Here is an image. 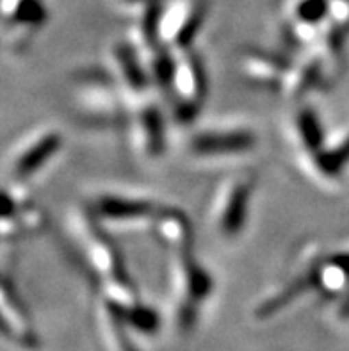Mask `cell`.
I'll list each match as a JSON object with an SVG mask.
<instances>
[{"label": "cell", "instance_id": "cell-1", "mask_svg": "<svg viewBox=\"0 0 349 351\" xmlns=\"http://www.w3.org/2000/svg\"><path fill=\"white\" fill-rule=\"evenodd\" d=\"M171 317L178 334L193 332L202 308L214 291L213 275L198 263L193 252L171 255Z\"/></svg>", "mask_w": 349, "mask_h": 351}, {"label": "cell", "instance_id": "cell-2", "mask_svg": "<svg viewBox=\"0 0 349 351\" xmlns=\"http://www.w3.org/2000/svg\"><path fill=\"white\" fill-rule=\"evenodd\" d=\"M173 114L182 123L196 118L207 98V73L204 61L189 49L175 50V73L168 93Z\"/></svg>", "mask_w": 349, "mask_h": 351}, {"label": "cell", "instance_id": "cell-3", "mask_svg": "<svg viewBox=\"0 0 349 351\" xmlns=\"http://www.w3.org/2000/svg\"><path fill=\"white\" fill-rule=\"evenodd\" d=\"M102 223L91 207H86L77 214V228L80 232V241L84 243L89 269L97 276L98 282L130 278L123 255L111 236L104 230Z\"/></svg>", "mask_w": 349, "mask_h": 351}, {"label": "cell", "instance_id": "cell-4", "mask_svg": "<svg viewBox=\"0 0 349 351\" xmlns=\"http://www.w3.org/2000/svg\"><path fill=\"white\" fill-rule=\"evenodd\" d=\"M207 14L205 0H164L159 18V36L171 50L189 49Z\"/></svg>", "mask_w": 349, "mask_h": 351}, {"label": "cell", "instance_id": "cell-5", "mask_svg": "<svg viewBox=\"0 0 349 351\" xmlns=\"http://www.w3.org/2000/svg\"><path fill=\"white\" fill-rule=\"evenodd\" d=\"M255 184L256 180L253 175H237L230 178L217 195L214 205V223L217 232L226 239H234L243 234Z\"/></svg>", "mask_w": 349, "mask_h": 351}, {"label": "cell", "instance_id": "cell-6", "mask_svg": "<svg viewBox=\"0 0 349 351\" xmlns=\"http://www.w3.org/2000/svg\"><path fill=\"white\" fill-rule=\"evenodd\" d=\"M128 118L132 120V138L141 156L159 157L166 148V127L159 106L148 95L128 100Z\"/></svg>", "mask_w": 349, "mask_h": 351}, {"label": "cell", "instance_id": "cell-7", "mask_svg": "<svg viewBox=\"0 0 349 351\" xmlns=\"http://www.w3.org/2000/svg\"><path fill=\"white\" fill-rule=\"evenodd\" d=\"M0 308H2V334L4 337L23 351L38 350L40 337L36 334L31 314L8 276L2 282Z\"/></svg>", "mask_w": 349, "mask_h": 351}, {"label": "cell", "instance_id": "cell-8", "mask_svg": "<svg viewBox=\"0 0 349 351\" xmlns=\"http://www.w3.org/2000/svg\"><path fill=\"white\" fill-rule=\"evenodd\" d=\"M255 147V134L250 129H241V127L204 129L189 139V150L196 157L243 156Z\"/></svg>", "mask_w": 349, "mask_h": 351}, {"label": "cell", "instance_id": "cell-9", "mask_svg": "<svg viewBox=\"0 0 349 351\" xmlns=\"http://www.w3.org/2000/svg\"><path fill=\"white\" fill-rule=\"evenodd\" d=\"M111 62L119 88L123 89L127 100L148 95L152 89L150 73L146 70L139 50L132 41H118L111 49Z\"/></svg>", "mask_w": 349, "mask_h": 351}, {"label": "cell", "instance_id": "cell-10", "mask_svg": "<svg viewBox=\"0 0 349 351\" xmlns=\"http://www.w3.org/2000/svg\"><path fill=\"white\" fill-rule=\"evenodd\" d=\"M64 138L62 134L56 129L43 130L27 139L22 147L14 154L11 168H13V177L16 180H27L34 177L41 168L49 165L53 157L58 156L62 148Z\"/></svg>", "mask_w": 349, "mask_h": 351}, {"label": "cell", "instance_id": "cell-11", "mask_svg": "<svg viewBox=\"0 0 349 351\" xmlns=\"http://www.w3.org/2000/svg\"><path fill=\"white\" fill-rule=\"evenodd\" d=\"M91 209L102 221L141 223L150 221L160 210V205L150 198L118 193H104L95 198Z\"/></svg>", "mask_w": 349, "mask_h": 351}, {"label": "cell", "instance_id": "cell-12", "mask_svg": "<svg viewBox=\"0 0 349 351\" xmlns=\"http://www.w3.org/2000/svg\"><path fill=\"white\" fill-rule=\"evenodd\" d=\"M152 228L159 241V245L168 250L169 254L193 252L195 248V228L189 216L177 207H160L154 219Z\"/></svg>", "mask_w": 349, "mask_h": 351}, {"label": "cell", "instance_id": "cell-13", "mask_svg": "<svg viewBox=\"0 0 349 351\" xmlns=\"http://www.w3.org/2000/svg\"><path fill=\"white\" fill-rule=\"evenodd\" d=\"M82 106L88 112L100 118V120L119 121L128 114V100L127 97L116 93V89L109 88V84L102 82L100 79L86 80L84 88L80 93Z\"/></svg>", "mask_w": 349, "mask_h": 351}, {"label": "cell", "instance_id": "cell-14", "mask_svg": "<svg viewBox=\"0 0 349 351\" xmlns=\"http://www.w3.org/2000/svg\"><path fill=\"white\" fill-rule=\"evenodd\" d=\"M95 319L104 351H137L130 339V326L127 325L123 314L106 300H97Z\"/></svg>", "mask_w": 349, "mask_h": 351}, {"label": "cell", "instance_id": "cell-15", "mask_svg": "<svg viewBox=\"0 0 349 351\" xmlns=\"http://www.w3.org/2000/svg\"><path fill=\"white\" fill-rule=\"evenodd\" d=\"M324 82L323 64L319 62L314 53L306 50L298 61L291 62L287 71L283 73L280 82V91L287 98H300L309 91L315 89V86Z\"/></svg>", "mask_w": 349, "mask_h": 351}, {"label": "cell", "instance_id": "cell-16", "mask_svg": "<svg viewBox=\"0 0 349 351\" xmlns=\"http://www.w3.org/2000/svg\"><path fill=\"white\" fill-rule=\"evenodd\" d=\"M291 62L271 52L252 50L243 58L244 75L252 80L253 84L264 88H280L283 73L287 71Z\"/></svg>", "mask_w": 349, "mask_h": 351}, {"label": "cell", "instance_id": "cell-17", "mask_svg": "<svg viewBox=\"0 0 349 351\" xmlns=\"http://www.w3.org/2000/svg\"><path fill=\"white\" fill-rule=\"evenodd\" d=\"M312 168L324 180H335L342 177L349 166V129L326 139L324 147L310 157Z\"/></svg>", "mask_w": 349, "mask_h": 351}, {"label": "cell", "instance_id": "cell-18", "mask_svg": "<svg viewBox=\"0 0 349 351\" xmlns=\"http://www.w3.org/2000/svg\"><path fill=\"white\" fill-rule=\"evenodd\" d=\"M292 127H294L298 145L301 147V150L305 152V156L309 159L314 157L324 147L328 138L315 109L309 106L298 109L296 114H294V120H292Z\"/></svg>", "mask_w": 349, "mask_h": 351}, {"label": "cell", "instance_id": "cell-19", "mask_svg": "<svg viewBox=\"0 0 349 351\" xmlns=\"http://www.w3.org/2000/svg\"><path fill=\"white\" fill-rule=\"evenodd\" d=\"M2 16L13 27L38 29L47 22L49 11L43 0H2Z\"/></svg>", "mask_w": 349, "mask_h": 351}, {"label": "cell", "instance_id": "cell-20", "mask_svg": "<svg viewBox=\"0 0 349 351\" xmlns=\"http://www.w3.org/2000/svg\"><path fill=\"white\" fill-rule=\"evenodd\" d=\"M332 0H294L289 9V23L319 27L330 16Z\"/></svg>", "mask_w": 349, "mask_h": 351}, {"label": "cell", "instance_id": "cell-21", "mask_svg": "<svg viewBox=\"0 0 349 351\" xmlns=\"http://www.w3.org/2000/svg\"><path fill=\"white\" fill-rule=\"evenodd\" d=\"M121 314H123L127 325L134 332H139V334L146 335L159 332V314L150 305H146L145 302H139L136 307H132L127 312H121Z\"/></svg>", "mask_w": 349, "mask_h": 351}, {"label": "cell", "instance_id": "cell-22", "mask_svg": "<svg viewBox=\"0 0 349 351\" xmlns=\"http://www.w3.org/2000/svg\"><path fill=\"white\" fill-rule=\"evenodd\" d=\"M123 2H127V4H145V2H150V0H123Z\"/></svg>", "mask_w": 349, "mask_h": 351}]
</instances>
